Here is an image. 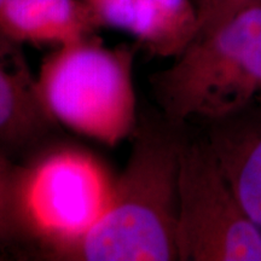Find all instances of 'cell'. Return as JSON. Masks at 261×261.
Listing matches in <instances>:
<instances>
[{"label": "cell", "mask_w": 261, "mask_h": 261, "mask_svg": "<svg viewBox=\"0 0 261 261\" xmlns=\"http://www.w3.org/2000/svg\"><path fill=\"white\" fill-rule=\"evenodd\" d=\"M128 33L151 56L174 60L200 35V11L194 0H135Z\"/></svg>", "instance_id": "9c48e42d"}, {"label": "cell", "mask_w": 261, "mask_h": 261, "mask_svg": "<svg viewBox=\"0 0 261 261\" xmlns=\"http://www.w3.org/2000/svg\"><path fill=\"white\" fill-rule=\"evenodd\" d=\"M99 27L128 32L135 0H84Z\"/></svg>", "instance_id": "30bf717a"}, {"label": "cell", "mask_w": 261, "mask_h": 261, "mask_svg": "<svg viewBox=\"0 0 261 261\" xmlns=\"http://www.w3.org/2000/svg\"><path fill=\"white\" fill-rule=\"evenodd\" d=\"M257 98H259V99H260V106H261V93L259 94V97H257Z\"/></svg>", "instance_id": "9a60e30c"}, {"label": "cell", "mask_w": 261, "mask_h": 261, "mask_svg": "<svg viewBox=\"0 0 261 261\" xmlns=\"http://www.w3.org/2000/svg\"><path fill=\"white\" fill-rule=\"evenodd\" d=\"M21 44L0 32V151L27 158L58 126L42 103Z\"/></svg>", "instance_id": "8992f818"}, {"label": "cell", "mask_w": 261, "mask_h": 261, "mask_svg": "<svg viewBox=\"0 0 261 261\" xmlns=\"http://www.w3.org/2000/svg\"><path fill=\"white\" fill-rule=\"evenodd\" d=\"M261 0H241L240 2V14L244 10L254 8V6H260Z\"/></svg>", "instance_id": "5bb4252c"}, {"label": "cell", "mask_w": 261, "mask_h": 261, "mask_svg": "<svg viewBox=\"0 0 261 261\" xmlns=\"http://www.w3.org/2000/svg\"><path fill=\"white\" fill-rule=\"evenodd\" d=\"M2 4H3V0H0V8H2Z\"/></svg>", "instance_id": "2e32d148"}, {"label": "cell", "mask_w": 261, "mask_h": 261, "mask_svg": "<svg viewBox=\"0 0 261 261\" xmlns=\"http://www.w3.org/2000/svg\"><path fill=\"white\" fill-rule=\"evenodd\" d=\"M160 113L169 122L205 123L240 113L261 93V5L201 35L150 76Z\"/></svg>", "instance_id": "3957f363"}, {"label": "cell", "mask_w": 261, "mask_h": 261, "mask_svg": "<svg viewBox=\"0 0 261 261\" xmlns=\"http://www.w3.org/2000/svg\"><path fill=\"white\" fill-rule=\"evenodd\" d=\"M179 261H261V230L241 205L207 139L187 137L179 165Z\"/></svg>", "instance_id": "5b68a950"}, {"label": "cell", "mask_w": 261, "mask_h": 261, "mask_svg": "<svg viewBox=\"0 0 261 261\" xmlns=\"http://www.w3.org/2000/svg\"><path fill=\"white\" fill-rule=\"evenodd\" d=\"M115 178L89 150L46 144L16 162L8 210V249L62 257L100 220Z\"/></svg>", "instance_id": "7a4b0ae2"}, {"label": "cell", "mask_w": 261, "mask_h": 261, "mask_svg": "<svg viewBox=\"0 0 261 261\" xmlns=\"http://www.w3.org/2000/svg\"><path fill=\"white\" fill-rule=\"evenodd\" d=\"M194 2L196 3V5H197L198 11H200L201 29H202V25H203L204 22L207 21V18L210 17L211 12L213 11L215 2H217V0H194Z\"/></svg>", "instance_id": "4fadbf2b"}, {"label": "cell", "mask_w": 261, "mask_h": 261, "mask_svg": "<svg viewBox=\"0 0 261 261\" xmlns=\"http://www.w3.org/2000/svg\"><path fill=\"white\" fill-rule=\"evenodd\" d=\"M16 161L0 151V253L8 249V210Z\"/></svg>", "instance_id": "8fae6325"}, {"label": "cell", "mask_w": 261, "mask_h": 261, "mask_svg": "<svg viewBox=\"0 0 261 261\" xmlns=\"http://www.w3.org/2000/svg\"><path fill=\"white\" fill-rule=\"evenodd\" d=\"M133 67V47H107L94 37L71 42L42 60L39 94L58 126L114 148L139 120Z\"/></svg>", "instance_id": "277c9868"}, {"label": "cell", "mask_w": 261, "mask_h": 261, "mask_svg": "<svg viewBox=\"0 0 261 261\" xmlns=\"http://www.w3.org/2000/svg\"><path fill=\"white\" fill-rule=\"evenodd\" d=\"M240 2L241 0H217L213 11L202 25L198 37L208 34L240 14Z\"/></svg>", "instance_id": "7c38bea8"}, {"label": "cell", "mask_w": 261, "mask_h": 261, "mask_svg": "<svg viewBox=\"0 0 261 261\" xmlns=\"http://www.w3.org/2000/svg\"><path fill=\"white\" fill-rule=\"evenodd\" d=\"M99 28L84 0H3L0 32L17 44L63 46Z\"/></svg>", "instance_id": "ba28073f"}, {"label": "cell", "mask_w": 261, "mask_h": 261, "mask_svg": "<svg viewBox=\"0 0 261 261\" xmlns=\"http://www.w3.org/2000/svg\"><path fill=\"white\" fill-rule=\"evenodd\" d=\"M205 139L250 220L261 230V106L208 122Z\"/></svg>", "instance_id": "52a82bcc"}, {"label": "cell", "mask_w": 261, "mask_h": 261, "mask_svg": "<svg viewBox=\"0 0 261 261\" xmlns=\"http://www.w3.org/2000/svg\"><path fill=\"white\" fill-rule=\"evenodd\" d=\"M185 126L139 117L109 207L64 254L71 261H177L178 181Z\"/></svg>", "instance_id": "6da1fadb"}]
</instances>
